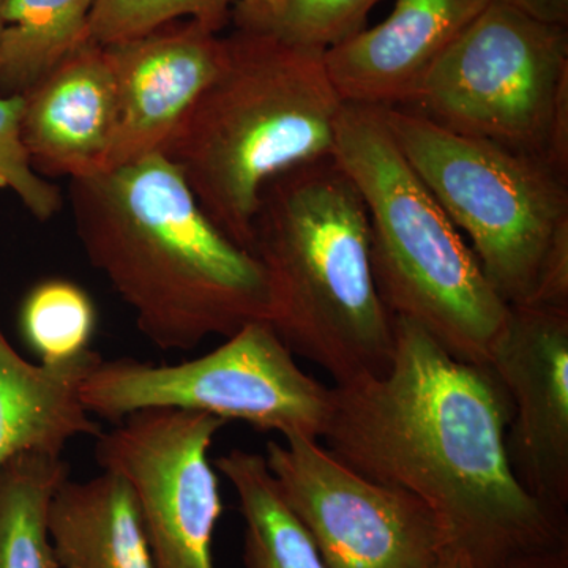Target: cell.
<instances>
[{"label":"cell","mask_w":568,"mask_h":568,"mask_svg":"<svg viewBox=\"0 0 568 568\" xmlns=\"http://www.w3.org/2000/svg\"><path fill=\"white\" fill-rule=\"evenodd\" d=\"M493 0H396L386 21L328 48V77L343 102L396 108L433 62Z\"/></svg>","instance_id":"cell-14"},{"label":"cell","mask_w":568,"mask_h":568,"mask_svg":"<svg viewBox=\"0 0 568 568\" xmlns=\"http://www.w3.org/2000/svg\"><path fill=\"white\" fill-rule=\"evenodd\" d=\"M22 95L0 97V189L9 190L39 222L61 212L58 185L33 170L21 138Z\"/></svg>","instance_id":"cell-22"},{"label":"cell","mask_w":568,"mask_h":568,"mask_svg":"<svg viewBox=\"0 0 568 568\" xmlns=\"http://www.w3.org/2000/svg\"><path fill=\"white\" fill-rule=\"evenodd\" d=\"M104 48L118 89V125L104 170L111 171L163 153L219 71L223 41L192 21Z\"/></svg>","instance_id":"cell-12"},{"label":"cell","mask_w":568,"mask_h":568,"mask_svg":"<svg viewBox=\"0 0 568 568\" xmlns=\"http://www.w3.org/2000/svg\"><path fill=\"white\" fill-rule=\"evenodd\" d=\"M287 0H242L239 18L245 24L265 26L275 20Z\"/></svg>","instance_id":"cell-25"},{"label":"cell","mask_w":568,"mask_h":568,"mask_svg":"<svg viewBox=\"0 0 568 568\" xmlns=\"http://www.w3.org/2000/svg\"><path fill=\"white\" fill-rule=\"evenodd\" d=\"M399 110L568 175V32L493 0Z\"/></svg>","instance_id":"cell-7"},{"label":"cell","mask_w":568,"mask_h":568,"mask_svg":"<svg viewBox=\"0 0 568 568\" xmlns=\"http://www.w3.org/2000/svg\"><path fill=\"white\" fill-rule=\"evenodd\" d=\"M510 420L489 366L459 361L422 325L394 316L390 365L332 388L321 443L362 476L420 500L474 566L508 568L568 548L567 515L511 470Z\"/></svg>","instance_id":"cell-1"},{"label":"cell","mask_w":568,"mask_h":568,"mask_svg":"<svg viewBox=\"0 0 568 568\" xmlns=\"http://www.w3.org/2000/svg\"><path fill=\"white\" fill-rule=\"evenodd\" d=\"M489 368L510 399L506 444L515 477L567 515L568 308L510 306Z\"/></svg>","instance_id":"cell-11"},{"label":"cell","mask_w":568,"mask_h":568,"mask_svg":"<svg viewBox=\"0 0 568 568\" xmlns=\"http://www.w3.org/2000/svg\"><path fill=\"white\" fill-rule=\"evenodd\" d=\"M102 355L88 349L69 361L31 364L0 331V469L18 455L62 457L77 437L102 426L81 402V386Z\"/></svg>","instance_id":"cell-15"},{"label":"cell","mask_w":568,"mask_h":568,"mask_svg":"<svg viewBox=\"0 0 568 568\" xmlns=\"http://www.w3.org/2000/svg\"><path fill=\"white\" fill-rule=\"evenodd\" d=\"M537 20L551 24H568V0H503Z\"/></svg>","instance_id":"cell-24"},{"label":"cell","mask_w":568,"mask_h":568,"mask_svg":"<svg viewBox=\"0 0 568 568\" xmlns=\"http://www.w3.org/2000/svg\"><path fill=\"white\" fill-rule=\"evenodd\" d=\"M91 416L121 422L144 409H182L245 422L260 432L321 440L332 388L306 375L271 324L244 325L215 349L181 364L102 361L85 377Z\"/></svg>","instance_id":"cell-8"},{"label":"cell","mask_w":568,"mask_h":568,"mask_svg":"<svg viewBox=\"0 0 568 568\" xmlns=\"http://www.w3.org/2000/svg\"><path fill=\"white\" fill-rule=\"evenodd\" d=\"M3 22H2V0H0V33H2Z\"/></svg>","instance_id":"cell-28"},{"label":"cell","mask_w":568,"mask_h":568,"mask_svg":"<svg viewBox=\"0 0 568 568\" xmlns=\"http://www.w3.org/2000/svg\"><path fill=\"white\" fill-rule=\"evenodd\" d=\"M74 230L93 268L162 351H192L268 317L256 257L205 215L163 153L71 179Z\"/></svg>","instance_id":"cell-2"},{"label":"cell","mask_w":568,"mask_h":568,"mask_svg":"<svg viewBox=\"0 0 568 568\" xmlns=\"http://www.w3.org/2000/svg\"><path fill=\"white\" fill-rule=\"evenodd\" d=\"M426 568H477L470 562L465 552L459 549L450 547L443 549L439 556Z\"/></svg>","instance_id":"cell-27"},{"label":"cell","mask_w":568,"mask_h":568,"mask_svg":"<svg viewBox=\"0 0 568 568\" xmlns=\"http://www.w3.org/2000/svg\"><path fill=\"white\" fill-rule=\"evenodd\" d=\"M20 324L41 364H55L91 349L97 310L91 295L77 283L43 280L26 295Z\"/></svg>","instance_id":"cell-20"},{"label":"cell","mask_w":568,"mask_h":568,"mask_svg":"<svg viewBox=\"0 0 568 568\" xmlns=\"http://www.w3.org/2000/svg\"><path fill=\"white\" fill-rule=\"evenodd\" d=\"M215 467L239 497L245 568H327L302 523L284 503L264 455L233 448Z\"/></svg>","instance_id":"cell-17"},{"label":"cell","mask_w":568,"mask_h":568,"mask_svg":"<svg viewBox=\"0 0 568 568\" xmlns=\"http://www.w3.org/2000/svg\"><path fill=\"white\" fill-rule=\"evenodd\" d=\"M226 425L209 414L144 409L97 437L99 465L132 489L153 568H215L223 503L209 452Z\"/></svg>","instance_id":"cell-10"},{"label":"cell","mask_w":568,"mask_h":568,"mask_svg":"<svg viewBox=\"0 0 568 568\" xmlns=\"http://www.w3.org/2000/svg\"><path fill=\"white\" fill-rule=\"evenodd\" d=\"M22 99L21 138L37 173L71 181L106 170L118 125L106 48L84 41Z\"/></svg>","instance_id":"cell-13"},{"label":"cell","mask_w":568,"mask_h":568,"mask_svg":"<svg viewBox=\"0 0 568 568\" xmlns=\"http://www.w3.org/2000/svg\"><path fill=\"white\" fill-rule=\"evenodd\" d=\"M264 458L327 568H426L448 547L420 500L362 476L321 440H268Z\"/></svg>","instance_id":"cell-9"},{"label":"cell","mask_w":568,"mask_h":568,"mask_svg":"<svg viewBox=\"0 0 568 568\" xmlns=\"http://www.w3.org/2000/svg\"><path fill=\"white\" fill-rule=\"evenodd\" d=\"M332 159L364 200L373 276L390 315L422 325L459 361L489 366L510 306L407 163L383 110L345 103Z\"/></svg>","instance_id":"cell-5"},{"label":"cell","mask_w":568,"mask_h":568,"mask_svg":"<svg viewBox=\"0 0 568 568\" xmlns=\"http://www.w3.org/2000/svg\"><path fill=\"white\" fill-rule=\"evenodd\" d=\"M69 478V463L51 455H18L0 469V568H58L48 510Z\"/></svg>","instance_id":"cell-19"},{"label":"cell","mask_w":568,"mask_h":568,"mask_svg":"<svg viewBox=\"0 0 568 568\" xmlns=\"http://www.w3.org/2000/svg\"><path fill=\"white\" fill-rule=\"evenodd\" d=\"M508 568H568V548L532 556Z\"/></svg>","instance_id":"cell-26"},{"label":"cell","mask_w":568,"mask_h":568,"mask_svg":"<svg viewBox=\"0 0 568 568\" xmlns=\"http://www.w3.org/2000/svg\"><path fill=\"white\" fill-rule=\"evenodd\" d=\"M379 0H287L282 13L261 28L293 43L327 51L365 29ZM256 26V24H254Z\"/></svg>","instance_id":"cell-23"},{"label":"cell","mask_w":568,"mask_h":568,"mask_svg":"<svg viewBox=\"0 0 568 568\" xmlns=\"http://www.w3.org/2000/svg\"><path fill=\"white\" fill-rule=\"evenodd\" d=\"M399 151L508 306L568 308V175L493 142L381 108Z\"/></svg>","instance_id":"cell-6"},{"label":"cell","mask_w":568,"mask_h":568,"mask_svg":"<svg viewBox=\"0 0 568 568\" xmlns=\"http://www.w3.org/2000/svg\"><path fill=\"white\" fill-rule=\"evenodd\" d=\"M230 0H95L89 18V40L108 47L148 36L192 18L213 32L222 28Z\"/></svg>","instance_id":"cell-21"},{"label":"cell","mask_w":568,"mask_h":568,"mask_svg":"<svg viewBox=\"0 0 568 568\" xmlns=\"http://www.w3.org/2000/svg\"><path fill=\"white\" fill-rule=\"evenodd\" d=\"M48 534L58 568H153L132 489L106 470L63 481L48 510Z\"/></svg>","instance_id":"cell-16"},{"label":"cell","mask_w":568,"mask_h":568,"mask_svg":"<svg viewBox=\"0 0 568 568\" xmlns=\"http://www.w3.org/2000/svg\"><path fill=\"white\" fill-rule=\"evenodd\" d=\"M163 155L182 171L205 215L252 252L264 185L293 168L331 159L343 102L323 50L245 24Z\"/></svg>","instance_id":"cell-3"},{"label":"cell","mask_w":568,"mask_h":568,"mask_svg":"<svg viewBox=\"0 0 568 568\" xmlns=\"http://www.w3.org/2000/svg\"><path fill=\"white\" fill-rule=\"evenodd\" d=\"M95 0H2L0 97L24 95L84 41Z\"/></svg>","instance_id":"cell-18"},{"label":"cell","mask_w":568,"mask_h":568,"mask_svg":"<svg viewBox=\"0 0 568 568\" xmlns=\"http://www.w3.org/2000/svg\"><path fill=\"white\" fill-rule=\"evenodd\" d=\"M250 253L267 280V324L291 353L336 386L386 372L394 316L373 276L368 212L332 156L265 183Z\"/></svg>","instance_id":"cell-4"}]
</instances>
